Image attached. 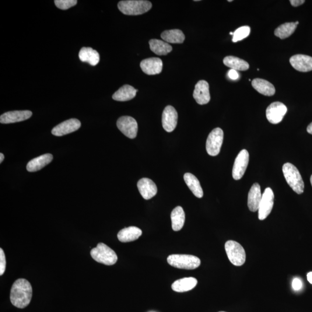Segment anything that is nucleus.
I'll return each instance as SVG.
<instances>
[{"mask_svg":"<svg viewBox=\"0 0 312 312\" xmlns=\"http://www.w3.org/2000/svg\"><path fill=\"white\" fill-rule=\"evenodd\" d=\"M118 8L127 15H139L152 8V3L145 0H127L118 3Z\"/></svg>","mask_w":312,"mask_h":312,"instance_id":"obj_2","label":"nucleus"},{"mask_svg":"<svg viewBox=\"0 0 312 312\" xmlns=\"http://www.w3.org/2000/svg\"><path fill=\"white\" fill-rule=\"evenodd\" d=\"M224 132L220 128H216L210 132L206 143V149L211 156L218 155L223 144Z\"/></svg>","mask_w":312,"mask_h":312,"instance_id":"obj_7","label":"nucleus"},{"mask_svg":"<svg viewBox=\"0 0 312 312\" xmlns=\"http://www.w3.org/2000/svg\"><path fill=\"white\" fill-rule=\"evenodd\" d=\"M287 112L286 105L280 102H275L266 108V117L272 124H278L283 120Z\"/></svg>","mask_w":312,"mask_h":312,"instance_id":"obj_10","label":"nucleus"},{"mask_svg":"<svg viewBox=\"0 0 312 312\" xmlns=\"http://www.w3.org/2000/svg\"><path fill=\"white\" fill-rule=\"evenodd\" d=\"M138 90L128 85L123 86L112 96V99L118 101L131 100L135 97Z\"/></svg>","mask_w":312,"mask_h":312,"instance_id":"obj_25","label":"nucleus"},{"mask_svg":"<svg viewBox=\"0 0 312 312\" xmlns=\"http://www.w3.org/2000/svg\"><path fill=\"white\" fill-rule=\"evenodd\" d=\"M290 62L294 69L303 72L312 71V58L304 55H296L290 59Z\"/></svg>","mask_w":312,"mask_h":312,"instance_id":"obj_16","label":"nucleus"},{"mask_svg":"<svg viewBox=\"0 0 312 312\" xmlns=\"http://www.w3.org/2000/svg\"><path fill=\"white\" fill-rule=\"evenodd\" d=\"M167 262L175 268L187 270L197 268L201 264L200 259L198 257L187 254L170 255L167 258Z\"/></svg>","mask_w":312,"mask_h":312,"instance_id":"obj_4","label":"nucleus"},{"mask_svg":"<svg viewBox=\"0 0 312 312\" xmlns=\"http://www.w3.org/2000/svg\"><path fill=\"white\" fill-rule=\"evenodd\" d=\"M293 289L295 290H300L302 287V282L299 279L296 278L293 280L292 283Z\"/></svg>","mask_w":312,"mask_h":312,"instance_id":"obj_36","label":"nucleus"},{"mask_svg":"<svg viewBox=\"0 0 312 312\" xmlns=\"http://www.w3.org/2000/svg\"><path fill=\"white\" fill-rule=\"evenodd\" d=\"M229 1V2H232L233 1H232V0H229V1Z\"/></svg>","mask_w":312,"mask_h":312,"instance_id":"obj_44","label":"nucleus"},{"mask_svg":"<svg viewBox=\"0 0 312 312\" xmlns=\"http://www.w3.org/2000/svg\"></svg>","mask_w":312,"mask_h":312,"instance_id":"obj_45","label":"nucleus"},{"mask_svg":"<svg viewBox=\"0 0 312 312\" xmlns=\"http://www.w3.org/2000/svg\"><path fill=\"white\" fill-rule=\"evenodd\" d=\"M90 254L94 260L107 265H114L118 261L115 252L103 243L98 244L91 250Z\"/></svg>","mask_w":312,"mask_h":312,"instance_id":"obj_5","label":"nucleus"},{"mask_svg":"<svg viewBox=\"0 0 312 312\" xmlns=\"http://www.w3.org/2000/svg\"><path fill=\"white\" fill-rule=\"evenodd\" d=\"M172 228L175 231H180L185 222V213L181 206H177L171 212Z\"/></svg>","mask_w":312,"mask_h":312,"instance_id":"obj_27","label":"nucleus"},{"mask_svg":"<svg viewBox=\"0 0 312 312\" xmlns=\"http://www.w3.org/2000/svg\"><path fill=\"white\" fill-rule=\"evenodd\" d=\"M76 0H55V3L58 8L62 10L68 9L77 4Z\"/></svg>","mask_w":312,"mask_h":312,"instance_id":"obj_33","label":"nucleus"},{"mask_svg":"<svg viewBox=\"0 0 312 312\" xmlns=\"http://www.w3.org/2000/svg\"><path fill=\"white\" fill-rule=\"evenodd\" d=\"M307 279L308 280V282H309L312 285V272H310L308 273Z\"/></svg>","mask_w":312,"mask_h":312,"instance_id":"obj_38","label":"nucleus"},{"mask_svg":"<svg viewBox=\"0 0 312 312\" xmlns=\"http://www.w3.org/2000/svg\"><path fill=\"white\" fill-rule=\"evenodd\" d=\"M197 283V279L190 277L176 280L173 283L171 287L175 292L184 293L193 289Z\"/></svg>","mask_w":312,"mask_h":312,"instance_id":"obj_21","label":"nucleus"},{"mask_svg":"<svg viewBox=\"0 0 312 312\" xmlns=\"http://www.w3.org/2000/svg\"><path fill=\"white\" fill-rule=\"evenodd\" d=\"M262 195L260 185L254 184L248 194V206L251 212L257 211L261 201Z\"/></svg>","mask_w":312,"mask_h":312,"instance_id":"obj_19","label":"nucleus"},{"mask_svg":"<svg viewBox=\"0 0 312 312\" xmlns=\"http://www.w3.org/2000/svg\"><path fill=\"white\" fill-rule=\"evenodd\" d=\"M79 58L80 61L92 66L96 65L100 60L99 53L92 48H82L79 51Z\"/></svg>","mask_w":312,"mask_h":312,"instance_id":"obj_24","label":"nucleus"},{"mask_svg":"<svg viewBox=\"0 0 312 312\" xmlns=\"http://www.w3.org/2000/svg\"><path fill=\"white\" fill-rule=\"evenodd\" d=\"M252 86L258 93L266 96H272L275 93V88L272 83L267 80L256 78L251 82Z\"/></svg>","mask_w":312,"mask_h":312,"instance_id":"obj_23","label":"nucleus"},{"mask_svg":"<svg viewBox=\"0 0 312 312\" xmlns=\"http://www.w3.org/2000/svg\"><path fill=\"white\" fill-rule=\"evenodd\" d=\"M250 33V28L248 26H244L241 27L235 31L233 34V43H237V42L243 40L246 38Z\"/></svg>","mask_w":312,"mask_h":312,"instance_id":"obj_32","label":"nucleus"},{"mask_svg":"<svg viewBox=\"0 0 312 312\" xmlns=\"http://www.w3.org/2000/svg\"><path fill=\"white\" fill-rule=\"evenodd\" d=\"M228 76L229 78L233 80H236L240 78L239 73L236 71V70L231 69L228 72Z\"/></svg>","mask_w":312,"mask_h":312,"instance_id":"obj_35","label":"nucleus"},{"mask_svg":"<svg viewBox=\"0 0 312 312\" xmlns=\"http://www.w3.org/2000/svg\"><path fill=\"white\" fill-rule=\"evenodd\" d=\"M196 102L199 105L208 104L210 100L209 86L205 80H201L196 84L193 93Z\"/></svg>","mask_w":312,"mask_h":312,"instance_id":"obj_15","label":"nucleus"},{"mask_svg":"<svg viewBox=\"0 0 312 312\" xmlns=\"http://www.w3.org/2000/svg\"><path fill=\"white\" fill-rule=\"evenodd\" d=\"M81 123L76 119H70L56 125L52 129V134L57 136H64L74 132L80 127Z\"/></svg>","mask_w":312,"mask_h":312,"instance_id":"obj_12","label":"nucleus"},{"mask_svg":"<svg viewBox=\"0 0 312 312\" xmlns=\"http://www.w3.org/2000/svg\"><path fill=\"white\" fill-rule=\"evenodd\" d=\"M296 22L285 23L279 26L275 30V36L280 39L288 38L294 33L297 29Z\"/></svg>","mask_w":312,"mask_h":312,"instance_id":"obj_31","label":"nucleus"},{"mask_svg":"<svg viewBox=\"0 0 312 312\" xmlns=\"http://www.w3.org/2000/svg\"><path fill=\"white\" fill-rule=\"evenodd\" d=\"M161 37L167 43L182 44L185 40L183 32L180 30L174 29L164 31Z\"/></svg>","mask_w":312,"mask_h":312,"instance_id":"obj_29","label":"nucleus"},{"mask_svg":"<svg viewBox=\"0 0 312 312\" xmlns=\"http://www.w3.org/2000/svg\"><path fill=\"white\" fill-rule=\"evenodd\" d=\"M141 68L147 75L159 74L162 71L163 62L159 58H152L143 60L141 62Z\"/></svg>","mask_w":312,"mask_h":312,"instance_id":"obj_17","label":"nucleus"},{"mask_svg":"<svg viewBox=\"0 0 312 312\" xmlns=\"http://www.w3.org/2000/svg\"><path fill=\"white\" fill-rule=\"evenodd\" d=\"M149 45L150 50L159 56L167 55L173 50V47L169 44L159 40H150Z\"/></svg>","mask_w":312,"mask_h":312,"instance_id":"obj_30","label":"nucleus"},{"mask_svg":"<svg viewBox=\"0 0 312 312\" xmlns=\"http://www.w3.org/2000/svg\"><path fill=\"white\" fill-rule=\"evenodd\" d=\"M230 34H231V35H233V36L234 33L230 32Z\"/></svg>","mask_w":312,"mask_h":312,"instance_id":"obj_43","label":"nucleus"},{"mask_svg":"<svg viewBox=\"0 0 312 312\" xmlns=\"http://www.w3.org/2000/svg\"><path fill=\"white\" fill-rule=\"evenodd\" d=\"M137 187L140 194L146 200L152 198L156 195L157 188L153 181L149 178H142L137 184Z\"/></svg>","mask_w":312,"mask_h":312,"instance_id":"obj_18","label":"nucleus"},{"mask_svg":"<svg viewBox=\"0 0 312 312\" xmlns=\"http://www.w3.org/2000/svg\"><path fill=\"white\" fill-rule=\"evenodd\" d=\"M250 161V154L246 149L242 150L238 154L234 164L233 177L235 180H241L246 172Z\"/></svg>","mask_w":312,"mask_h":312,"instance_id":"obj_9","label":"nucleus"},{"mask_svg":"<svg viewBox=\"0 0 312 312\" xmlns=\"http://www.w3.org/2000/svg\"><path fill=\"white\" fill-rule=\"evenodd\" d=\"M290 2L292 6L297 7L303 4L306 1H304V0H291Z\"/></svg>","mask_w":312,"mask_h":312,"instance_id":"obj_37","label":"nucleus"},{"mask_svg":"<svg viewBox=\"0 0 312 312\" xmlns=\"http://www.w3.org/2000/svg\"><path fill=\"white\" fill-rule=\"evenodd\" d=\"M283 173L287 184L298 194H303L304 182L299 170L293 164L287 163L283 165Z\"/></svg>","mask_w":312,"mask_h":312,"instance_id":"obj_3","label":"nucleus"},{"mask_svg":"<svg viewBox=\"0 0 312 312\" xmlns=\"http://www.w3.org/2000/svg\"><path fill=\"white\" fill-rule=\"evenodd\" d=\"M274 194L271 188H266L262 195V199L258 208V219L265 220L273 209Z\"/></svg>","mask_w":312,"mask_h":312,"instance_id":"obj_11","label":"nucleus"},{"mask_svg":"<svg viewBox=\"0 0 312 312\" xmlns=\"http://www.w3.org/2000/svg\"><path fill=\"white\" fill-rule=\"evenodd\" d=\"M223 62L228 67L236 71H247L250 68V64L248 62L235 56H227L224 59Z\"/></svg>","mask_w":312,"mask_h":312,"instance_id":"obj_28","label":"nucleus"},{"mask_svg":"<svg viewBox=\"0 0 312 312\" xmlns=\"http://www.w3.org/2000/svg\"><path fill=\"white\" fill-rule=\"evenodd\" d=\"M142 231L139 228L131 226L122 229L118 234V238L122 243H129L138 240L142 236Z\"/></svg>","mask_w":312,"mask_h":312,"instance_id":"obj_20","label":"nucleus"},{"mask_svg":"<svg viewBox=\"0 0 312 312\" xmlns=\"http://www.w3.org/2000/svg\"><path fill=\"white\" fill-rule=\"evenodd\" d=\"M3 160H4V155L1 153V154H0V163H2Z\"/></svg>","mask_w":312,"mask_h":312,"instance_id":"obj_40","label":"nucleus"},{"mask_svg":"<svg viewBox=\"0 0 312 312\" xmlns=\"http://www.w3.org/2000/svg\"><path fill=\"white\" fill-rule=\"evenodd\" d=\"M33 289L30 283L25 279H19L13 284L10 300L13 306L20 309L29 306L32 298Z\"/></svg>","mask_w":312,"mask_h":312,"instance_id":"obj_1","label":"nucleus"},{"mask_svg":"<svg viewBox=\"0 0 312 312\" xmlns=\"http://www.w3.org/2000/svg\"><path fill=\"white\" fill-rule=\"evenodd\" d=\"M307 131L308 133H310V134L312 135V122L308 126Z\"/></svg>","mask_w":312,"mask_h":312,"instance_id":"obj_39","label":"nucleus"},{"mask_svg":"<svg viewBox=\"0 0 312 312\" xmlns=\"http://www.w3.org/2000/svg\"><path fill=\"white\" fill-rule=\"evenodd\" d=\"M6 269V259L4 252L0 249V275L4 273Z\"/></svg>","mask_w":312,"mask_h":312,"instance_id":"obj_34","label":"nucleus"},{"mask_svg":"<svg viewBox=\"0 0 312 312\" xmlns=\"http://www.w3.org/2000/svg\"><path fill=\"white\" fill-rule=\"evenodd\" d=\"M225 250L230 261L234 265H243L246 261V253L242 245L236 241H228Z\"/></svg>","mask_w":312,"mask_h":312,"instance_id":"obj_6","label":"nucleus"},{"mask_svg":"<svg viewBox=\"0 0 312 312\" xmlns=\"http://www.w3.org/2000/svg\"><path fill=\"white\" fill-rule=\"evenodd\" d=\"M30 111H15L6 112L0 117V123L2 124H14L29 119L32 116Z\"/></svg>","mask_w":312,"mask_h":312,"instance_id":"obj_14","label":"nucleus"},{"mask_svg":"<svg viewBox=\"0 0 312 312\" xmlns=\"http://www.w3.org/2000/svg\"><path fill=\"white\" fill-rule=\"evenodd\" d=\"M53 156L51 154H45L39 157L35 158L28 163L27 170L31 173L40 171L44 167L50 164L53 160Z\"/></svg>","mask_w":312,"mask_h":312,"instance_id":"obj_22","label":"nucleus"},{"mask_svg":"<svg viewBox=\"0 0 312 312\" xmlns=\"http://www.w3.org/2000/svg\"><path fill=\"white\" fill-rule=\"evenodd\" d=\"M178 115L175 109L168 105L165 108L162 115V125L167 132H173L178 124Z\"/></svg>","mask_w":312,"mask_h":312,"instance_id":"obj_13","label":"nucleus"},{"mask_svg":"<svg viewBox=\"0 0 312 312\" xmlns=\"http://www.w3.org/2000/svg\"><path fill=\"white\" fill-rule=\"evenodd\" d=\"M117 127L123 134L130 139H134L137 135L138 124L134 118L125 116L119 118L117 121Z\"/></svg>","mask_w":312,"mask_h":312,"instance_id":"obj_8","label":"nucleus"},{"mask_svg":"<svg viewBox=\"0 0 312 312\" xmlns=\"http://www.w3.org/2000/svg\"><path fill=\"white\" fill-rule=\"evenodd\" d=\"M184 180L195 197L199 198L203 197L204 192H203L200 183L194 175L190 173H186L184 175Z\"/></svg>","mask_w":312,"mask_h":312,"instance_id":"obj_26","label":"nucleus"},{"mask_svg":"<svg viewBox=\"0 0 312 312\" xmlns=\"http://www.w3.org/2000/svg\"><path fill=\"white\" fill-rule=\"evenodd\" d=\"M311 183L312 187V176L311 177Z\"/></svg>","mask_w":312,"mask_h":312,"instance_id":"obj_41","label":"nucleus"},{"mask_svg":"<svg viewBox=\"0 0 312 312\" xmlns=\"http://www.w3.org/2000/svg\"><path fill=\"white\" fill-rule=\"evenodd\" d=\"M296 23L297 25H298V24H299V22H298V21H297V22H296Z\"/></svg>","mask_w":312,"mask_h":312,"instance_id":"obj_42","label":"nucleus"}]
</instances>
